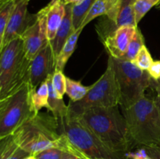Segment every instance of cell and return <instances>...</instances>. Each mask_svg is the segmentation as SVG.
<instances>
[{
	"label": "cell",
	"mask_w": 160,
	"mask_h": 159,
	"mask_svg": "<svg viewBox=\"0 0 160 159\" xmlns=\"http://www.w3.org/2000/svg\"><path fill=\"white\" fill-rule=\"evenodd\" d=\"M20 148L35 154L48 148L62 149L81 159H92L78 150L62 130L59 122L49 113L38 112L14 132Z\"/></svg>",
	"instance_id": "obj_1"
},
{
	"label": "cell",
	"mask_w": 160,
	"mask_h": 159,
	"mask_svg": "<svg viewBox=\"0 0 160 159\" xmlns=\"http://www.w3.org/2000/svg\"><path fill=\"white\" fill-rule=\"evenodd\" d=\"M79 118L112 152L125 157L134 146L119 105L92 108Z\"/></svg>",
	"instance_id": "obj_2"
},
{
	"label": "cell",
	"mask_w": 160,
	"mask_h": 159,
	"mask_svg": "<svg viewBox=\"0 0 160 159\" xmlns=\"http://www.w3.org/2000/svg\"><path fill=\"white\" fill-rule=\"evenodd\" d=\"M121 112L133 144L160 147V111L154 98L144 96Z\"/></svg>",
	"instance_id": "obj_3"
},
{
	"label": "cell",
	"mask_w": 160,
	"mask_h": 159,
	"mask_svg": "<svg viewBox=\"0 0 160 159\" xmlns=\"http://www.w3.org/2000/svg\"><path fill=\"white\" fill-rule=\"evenodd\" d=\"M30 65L21 37L12 40L0 51V100L28 82Z\"/></svg>",
	"instance_id": "obj_4"
},
{
	"label": "cell",
	"mask_w": 160,
	"mask_h": 159,
	"mask_svg": "<svg viewBox=\"0 0 160 159\" xmlns=\"http://www.w3.org/2000/svg\"><path fill=\"white\" fill-rule=\"evenodd\" d=\"M115 72L120 93V107L127 108L142 99L150 87L152 78L147 70L139 68L134 62L109 56Z\"/></svg>",
	"instance_id": "obj_5"
},
{
	"label": "cell",
	"mask_w": 160,
	"mask_h": 159,
	"mask_svg": "<svg viewBox=\"0 0 160 159\" xmlns=\"http://www.w3.org/2000/svg\"><path fill=\"white\" fill-rule=\"evenodd\" d=\"M32 91L28 82L12 94L0 100V138L14 133L38 114L31 101Z\"/></svg>",
	"instance_id": "obj_6"
},
{
	"label": "cell",
	"mask_w": 160,
	"mask_h": 159,
	"mask_svg": "<svg viewBox=\"0 0 160 159\" xmlns=\"http://www.w3.org/2000/svg\"><path fill=\"white\" fill-rule=\"evenodd\" d=\"M120 104V93L111 60L102 76L92 85V88L81 101L68 104L69 114L79 117L88 109L95 107H112Z\"/></svg>",
	"instance_id": "obj_7"
},
{
	"label": "cell",
	"mask_w": 160,
	"mask_h": 159,
	"mask_svg": "<svg viewBox=\"0 0 160 159\" xmlns=\"http://www.w3.org/2000/svg\"><path fill=\"white\" fill-rule=\"evenodd\" d=\"M59 123L70 141L90 158L124 159L110 151L79 117L68 113Z\"/></svg>",
	"instance_id": "obj_8"
},
{
	"label": "cell",
	"mask_w": 160,
	"mask_h": 159,
	"mask_svg": "<svg viewBox=\"0 0 160 159\" xmlns=\"http://www.w3.org/2000/svg\"><path fill=\"white\" fill-rule=\"evenodd\" d=\"M26 56L31 62L38 53L48 43L47 15L45 7L36 13V19L22 34Z\"/></svg>",
	"instance_id": "obj_9"
},
{
	"label": "cell",
	"mask_w": 160,
	"mask_h": 159,
	"mask_svg": "<svg viewBox=\"0 0 160 159\" xmlns=\"http://www.w3.org/2000/svg\"><path fill=\"white\" fill-rule=\"evenodd\" d=\"M29 2L30 0H17L15 9L6 26L2 40L0 41V51L12 40L21 37L27 28L35 20L36 14L28 12Z\"/></svg>",
	"instance_id": "obj_10"
},
{
	"label": "cell",
	"mask_w": 160,
	"mask_h": 159,
	"mask_svg": "<svg viewBox=\"0 0 160 159\" xmlns=\"http://www.w3.org/2000/svg\"><path fill=\"white\" fill-rule=\"evenodd\" d=\"M56 70V59L49 42L31 62L28 82L32 90H35L42 82L46 80Z\"/></svg>",
	"instance_id": "obj_11"
},
{
	"label": "cell",
	"mask_w": 160,
	"mask_h": 159,
	"mask_svg": "<svg viewBox=\"0 0 160 159\" xmlns=\"http://www.w3.org/2000/svg\"><path fill=\"white\" fill-rule=\"evenodd\" d=\"M138 26L127 25L119 27L102 42L109 56L123 59Z\"/></svg>",
	"instance_id": "obj_12"
},
{
	"label": "cell",
	"mask_w": 160,
	"mask_h": 159,
	"mask_svg": "<svg viewBox=\"0 0 160 159\" xmlns=\"http://www.w3.org/2000/svg\"><path fill=\"white\" fill-rule=\"evenodd\" d=\"M73 4L66 5L65 17L56 33V37L52 41L50 42L56 59L63 48L67 41L75 31L73 26Z\"/></svg>",
	"instance_id": "obj_13"
},
{
	"label": "cell",
	"mask_w": 160,
	"mask_h": 159,
	"mask_svg": "<svg viewBox=\"0 0 160 159\" xmlns=\"http://www.w3.org/2000/svg\"><path fill=\"white\" fill-rule=\"evenodd\" d=\"M48 38L52 42L63 20L66 13V4L63 0H52L46 6Z\"/></svg>",
	"instance_id": "obj_14"
},
{
	"label": "cell",
	"mask_w": 160,
	"mask_h": 159,
	"mask_svg": "<svg viewBox=\"0 0 160 159\" xmlns=\"http://www.w3.org/2000/svg\"><path fill=\"white\" fill-rule=\"evenodd\" d=\"M136 0H121L117 10V17L114 21L112 28L113 32L119 27L127 25L138 26L135 21L134 3Z\"/></svg>",
	"instance_id": "obj_15"
},
{
	"label": "cell",
	"mask_w": 160,
	"mask_h": 159,
	"mask_svg": "<svg viewBox=\"0 0 160 159\" xmlns=\"http://www.w3.org/2000/svg\"><path fill=\"white\" fill-rule=\"evenodd\" d=\"M48 87V112H51L53 116L60 123L69 113L68 105H66L62 98H61L55 91L52 84V75L46 79Z\"/></svg>",
	"instance_id": "obj_16"
},
{
	"label": "cell",
	"mask_w": 160,
	"mask_h": 159,
	"mask_svg": "<svg viewBox=\"0 0 160 159\" xmlns=\"http://www.w3.org/2000/svg\"><path fill=\"white\" fill-rule=\"evenodd\" d=\"M83 29L84 28L81 27V26L78 28V30H76L71 34V36L67 41L66 44L64 45L63 48L61 50L60 53H59V55L57 56V58L56 59V70L63 71L69 59L71 57L72 54H73V51L76 49L78 38H79V36L81 34V33L82 32Z\"/></svg>",
	"instance_id": "obj_17"
},
{
	"label": "cell",
	"mask_w": 160,
	"mask_h": 159,
	"mask_svg": "<svg viewBox=\"0 0 160 159\" xmlns=\"http://www.w3.org/2000/svg\"><path fill=\"white\" fill-rule=\"evenodd\" d=\"M48 87L46 80L42 82L35 90H34L31 94V101H32L33 107L37 113L42 108H45L47 110L49 109L48 105Z\"/></svg>",
	"instance_id": "obj_18"
},
{
	"label": "cell",
	"mask_w": 160,
	"mask_h": 159,
	"mask_svg": "<svg viewBox=\"0 0 160 159\" xmlns=\"http://www.w3.org/2000/svg\"><path fill=\"white\" fill-rule=\"evenodd\" d=\"M92 88L91 86H84L81 81H76L67 76V90L66 94L73 102L81 101L86 96Z\"/></svg>",
	"instance_id": "obj_19"
},
{
	"label": "cell",
	"mask_w": 160,
	"mask_h": 159,
	"mask_svg": "<svg viewBox=\"0 0 160 159\" xmlns=\"http://www.w3.org/2000/svg\"><path fill=\"white\" fill-rule=\"evenodd\" d=\"M111 8H112V6H111L109 0H96L90 9V10L88 12L87 16L84 18L81 26L84 28L86 25L88 24L92 20H93L96 17L106 15L110 11Z\"/></svg>",
	"instance_id": "obj_20"
},
{
	"label": "cell",
	"mask_w": 160,
	"mask_h": 159,
	"mask_svg": "<svg viewBox=\"0 0 160 159\" xmlns=\"http://www.w3.org/2000/svg\"><path fill=\"white\" fill-rule=\"evenodd\" d=\"M95 1L96 0H83L81 2L73 4V26L75 31L81 26L88 12Z\"/></svg>",
	"instance_id": "obj_21"
},
{
	"label": "cell",
	"mask_w": 160,
	"mask_h": 159,
	"mask_svg": "<svg viewBox=\"0 0 160 159\" xmlns=\"http://www.w3.org/2000/svg\"><path fill=\"white\" fill-rule=\"evenodd\" d=\"M17 0L0 1V41L2 40L5 31L11 15L15 9Z\"/></svg>",
	"instance_id": "obj_22"
},
{
	"label": "cell",
	"mask_w": 160,
	"mask_h": 159,
	"mask_svg": "<svg viewBox=\"0 0 160 159\" xmlns=\"http://www.w3.org/2000/svg\"><path fill=\"white\" fill-rule=\"evenodd\" d=\"M144 45H145V38H144V36L141 30L138 26L132 40L130 42L128 51H127V53L125 54L124 57L123 59V60L134 62L135 61L138 54L140 50L142 49Z\"/></svg>",
	"instance_id": "obj_23"
},
{
	"label": "cell",
	"mask_w": 160,
	"mask_h": 159,
	"mask_svg": "<svg viewBox=\"0 0 160 159\" xmlns=\"http://www.w3.org/2000/svg\"><path fill=\"white\" fill-rule=\"evenodd\" d=\"M19 147L14 133L0 138V159H10Z\"/></svg>",
	"instance_id": "obj_24"
},
{
	"label": "cell",
	"mask_w": 160,
	"mask_h": 159,
	"mask_svg": "<svg viewBox=\"0 0 160 159\" xmlns=\"http://www.w3.org/2000/svg\"><path fill=\"white\" fill-rule=\"evenodd\" d=\"M160 0H136L134 3L136 24H138L147 12L152 8L157 6Z\"/></svg>",
	"instance_id": "obj_25"
},
{
	"label": "cell",
	"mask_w": 160,
	"mask_h": 159,
	"mask_svg": "<svg viewBox=\"0 0 160 159\" xmlns=\"http://www.w3.org/2000/svg\"><path fill=\"white\" fill-rule=\"evenodd\" d=\"M52 84L56 94L63 99L67 90V76L64 75L63 71L56 70L52 75Z\"/></svg>",
	"instance_id": "obj_26"
},
{
	"label": "cell",
	"mask_w": 160,
	"mask_h": 159,
	"mask_svg": "<svg viewBox=\"0 0 160 159\" xmlns=\"http://www.w3.org/2000/svg\"><path fill=\"white\" fill-rule=\"evenodd\" d=\"M36 159H67L73 154L56 147L48 148L34 154Z\"/></svg>",
	"instance_id": "obj_27"
},
{
	"label": "cell",
	"mask_w": 160,
	"mask_h": 159,
	"mask_svg": "<svg viewBox=\"0 0 160 159\" xmlns=\"http://www.w3.org/2000/svg\"><path fill=\"white\" fill-rule=\"evenodd\" d=\"M153 62L154 60L152 57L151 53L149 52L147 47L144 45L138 54L134 62L142 70H148Z\"/></svg>",
	"instance_id": "obj_28"
},
{
	"label": "cell",
	"mask_w": 160,
	"mask_h": 159,
	"mask_svg": "<svg viewBox=\"0 0 160 159\" xmlns=\"http://www.w3.org/2000/svg\"><path fill=\"white\" fill-rule=\"evenodd\" d=\"M147 72L152 79L155 80H159L160 79V60L154 61Z\"/></svg>",
	"instance_id": "obj_29"
},
{
	"label": "cell",
	"mask_w": 160,
	"mask_h": 159,
	"mask_svg": "<svg viewBox=\"0 0 160 159\" xmlns=\"http://www.w3.org/2000/svg\"><path fill=\"white\" fill-rule=\"evenodd\" d=\"M150 159H160L159 147H142Z\"/></svg>",
	"instance_id": "obj_30"
},
{
	"label": "cell",
	"mask_w": 160,
	"mask_h": 159,
	"mask_svg": "<svg viewBox=\"0 0 160 159\" xmlns=\"http://www.w3.org/2000/svg\"><path fill=\"white\" fill-rule=\"evenodd\" d=\"M150 87L153 89V90L156 93V97L154 98L155 101H156V104H157L158 108H159L160 111V83L159 80H152V84Z\"/></svg>",
	"instance_id": "obj_31"
},
{
	"label": "cell",
	"mask_w": 160,
	"mask_h": 159,
	"mask_svg": "<svg viewBox=\"0 0 160 159\" xmlns=\"http://www.w3.org/2000/svg\"><path fill=\"white\" fill-rule=\"evenodd\" d=\"M28 155H30L29 153H28L22 148L19 147V149L16 151L15 154L11 157L10 159H24Z\"/></svg>",
	"instance_id": "obj_32"
},
{
	"label": "cell",
	"mask_w": 160,
	"mask_h": 159,
	"mask_svg": "<svg viewBox=\"0 0 160 159\" xmlns=\"http://www.w3.org/2000/svg\"><path fill=\"white\" fill-rule=\"evenodd\" d=\"M64 3L67 4H77V3L81 2L83 0H63Z\"/></svg>",
	"instance_id": "obj_33"
},
{
	"label": "cell",
	"mask_w": 160,
	"mask_h": 159,
	"mask_svg": "<svg viewBox=\"0 0 160 159\" xmlns=\"http://www.w3.org/2000/svg\"><path fill=\"white\" fill-rule=\"evenodd\" d=\"M24 159H36V157L34 154H30V155H28V157H25Z\"/></svg>",
	"instance_id": "obj_34"
},
{
	"label": "cell",
	"mask_w": 160,
	"mask_h": 159,
	"mask_svg": "<svg viewBox=\"0 0 160 159\" xmlns=\"http://www.w3.org/2000/svg\"><path fill=\"white\" fill-rule=\"evenodd\" d=\"M67 159H81V158H79V157H75V156H71V157H69V158H67Z\"/></svg>",
	"instance_id": "obj_35"
},
{
	"label": "cell",
	"mask_w": 160,
	"mask_h": 159,
	"mask_svg": "<svg viewBox=\"0 0 160 159\" xmlns=\"http://www.w3.org/2000/svg\"><path fill=\"white\" fill-rule=\"evenodd\" d=\"M156 9H160V2H159V4H158L157 6H156Z\"/></svg>",
	"instance_id": "obj_36"
},
{
	"label": "cell",
	"mask_w": 160,
	"mask_h": 159,
	"mask_svg": "<svg viewBox=\"0 0 160 159\" xmlns=\"http://www.w3.org/2000/svg\"><path fill=\"white\" fill-rule=\"evenodd\" d=\"M113 2H119L120 1V0H112Z\"/></svg>",
	"instance_id": "obj_37"
},
{
	"label": "cell",
	"mask_w": 160,
	"mask_h": 159,
	"mask_svg": "<svg viewBox=\"0 0 160 159\" xmlns=\"http://www.w3.org/2000/svg\"><path fill=\"white\" fill-rule=\"evenodd\" d=\"M97 159H108V158H97Z\"/></svg>",
	"instance_id": "obj_38"
},
{
	"label": "cell",
	"mask_w": 160,
	"mask_h": 159,
	"mask_svg": "<svg viewBox=\"0 0 160 159\" xmlns=\"http://www.w3.org/2000/svg\"><path fill=\"white\" fill-rule=\"evenodd\" d=\"M159 83H160V79H159Z\"/></svg>",
	"instance_id": "obj_39"
},
{
	"label": "cell",
	"mask_w": 160,
	"mask_h": 159,
	"mask_svg": "<svg viewBox=\"0 0 160 159\" xmlns=\"http://www.w3.org/2000/svg\"><path fill=\"white\" fill-rule=\"evenodd\" d=\"M0 1H3V0H0Z\"/></svg>",
	"instance_id": "obj_40"
}]
</instances>
